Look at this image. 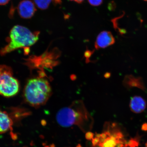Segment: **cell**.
Here are the masks:
<instances>
[{"label": "cell", "mask_w": 147, "mask_h": 147, "mask_svg": "<svg viewBox=\"0 0 147 147\" xmlns=\"http://www.w3.org/2000/svg\"><path fill=\"white\" fill-rule=\"evenodd\" d=\"M58 124L64 127H78L87 133L93 128L94 119L82 100L74 101L67 107L62 108L57 114Z\"/></svg>", "instance_id": "6da1fadb"}, {"label": "cell", "mask_w": 147, "mask_h": 147, "mask_svg": "<svg viewBox=\"0 0 147 147\" xmlns=\"http://www.w3.org/2000/svg\"><path fill=\"white\" fill-rule=\"evenodd\" d=\"M86 138L90 141L91 147H125L126 141L123 134L115 123L107 122L102 133H86Z\"/></svg>", "instance_id": "7a4b0ae2"}, {"label": "cell", "mask_w": 147, "mask_h": 147, "mask_svg": "<svg viewBox=\"0 0 147 147\" xmlns=\"http://www.w3.org/2000/svg\"><path fill=\"white\" fill-rule=\"evenodd\" d=\"M40 32H32L22 26H15L11 29L7 38L8 44L1 51L3 55L20 48H26L35 44L38 41Z\"/></svg>", "instance_id": "3957f363"}, {"label": "cell", "mask_w": 147, "mask_h": 147, "mask_svg": "<svg viewBox=\"0 0 147 147\" xmlns=\"http://www.w3.org/2000/svg\"><path fill=\"white\" fill-rule=\"evenodd\" d=\"M51 93V88L49 82L43 78H36L28 81L24 95L27 103L36 107L45 104Z\"/></svg>", "instance_id": "277c9868"}, {"label": "cell", "mask_w": 147, "mask_h": 147, "mask_svg": "<svg viewBox=\"0 0 147 147\" xmlns=\"http://www.w3.org/2000/svg\"><path fill=\"white\" fill-rule=\"evenodd\" d=\"M0 67V94L6 97L14 96L19 91V82L10 71Z\"/></svg>", "instance_id": "5b68a950"}, {"label": "cell", "mask_w": 147, "mask_h": 147, "mask_svg": "<svg viewBox=\"0 0 147 147\" xmlns=\"http://www.w3.org/2000/svg\"><path fill=\"white\" fill-rule=\"evenodd\" d=\"M17 10L20 17L23 19H28L34 16L36 9L34 1L23 0L18 4Z\"/></svg>", "instance_id": "8992f818"}, {"label": "cell", "mask_w": 147, "mask_h": 147, "mask_svg": "<svg viewBox=\"0 0 147 147\" xmlns=\"http://www.w3.org/2000/svg\"><path fill=\"white\" fill-rule=\"evenodd\" d=\"M115 42L114 37L111 32L107 31H102L97 36L95 47L96 49L105 48L113 45Z\"/></svg>", "instance_id": "52a82bcc"}, {"label": "cell", "mask_w": 147, "mask_h": 147, "mask_svg": "<svg viewBox=\"0 0 147 147\" xmlns=\"http://www.w3.org/2000/svg\"><path fill=\"white\" fill-rule=\"evenodd\" d=\"M123 83L125 87L127 89L137 88L143 91L146 90L143 79L140 77H136L131 75H127Z\"/></svg>", "instance_id": "ba28073f"}, {"label": "cell", "mask_w": 147, "mask_h": 147, "mask_svg": "<svg viewBox=\"0 0 147 147\" xmlns=\"http://www.w3.org/2000/svg\"><path fill=\"white\" fill-rule=\"evenodd\" d=\"M129 107L131 111L134 113H141L146 109V101L140 96H134L130 100Z\"/></svg>", "instance_id": "9c48e42d"}, {"label": "cell", "mask_w": 147, "mask_h": 147, "mask_svg": "<svg viewBox=\"0 0 147 147\" xmlns=\"http://www.w3.org/2000/svg\"><path fill=\"white\" fill-rule=\"evenodd\" d=\"M13 121L6 112L0 110V134L7 133L12 129Z\"/></svg>", "instance_id": "30bf717a"}, {"label": "cell", "mask_w": 147, "mask_h": 147, "mask_svg": "<svg viewBox=\"0 0 147 147\" xmlns=\"http://www.w3.org/2000/svg\"><path fill=\"white\" fill-rule=\"evenodd\" d=\"M36 6L41 10H45L49 8L53 0H33Z\"/></svg>", "instance_id": "8fae6325"}, {"label": "cell", "mask_w": 147, "mask_h": 147, "mask_svg": "<svg viewBox=\"0 0 147 147\" xmlns=\"http://www.w3.org/2000/svg\"><path fill=\"white\" fill-rule=\"evenodd\" d=\"M90 4L93 6H98L102 4L103 0H88Z\"/></svg>", "instance_id": "7c38bea8"}, {"label": "cell", "mask_w": 147, "mask_h": 147, "mask_svg": "<svg viewBox=\"0 0 147 147\" xmlns=\"http://www.w3.org/2000/svg\"><path fill=\"white\" fill-rule=\"evenodd\" d=\"M10 0H0V5H6Z\"/></svg>", "instance_id": "4fadbf2b"}, {"label": "cell", "mask_w": 147, "mask_h": 147, "mask_svg": "<svg viewBox=\"0 0 147 147\" xmlns=\"http://www.w3.org/2000/svg\"><path fill=\"white\" fill-rule=\"evenodd\" d=\"M69 1H74L78 3H82L84 0H69Z\"/></svg>", "instance_id": "5bb4252c"}, {"label": "cell", "mask_w": 147, "mask_h": 147, "mask_svg": "<svg viewBox=\"0 0 147 147\" xmlns=\"http://www.w3.org/2000/svg\"><path fill=\"white\" fill-rule=\"evenodd\" d=\"M143 1H147V0H143Z\"/></svg>", "instance_id": "9a60e30c"}]
</instances>
